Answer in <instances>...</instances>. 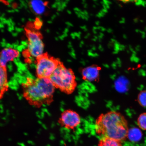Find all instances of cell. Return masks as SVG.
<instances>
[{
	"label": "cell",
	"mask_w": 146,
	"mask_h": 146,
	"mask_svg": "<svg viewBox=\"0 0 146 146\" xmlns=\"http://www.w3.org/2000/svg\"><path fill=\"white\" fill-rule=\"evenodd\" d=\"M22 87L24 98L31 105L40 108L53 101L56 88L50 78H27Z\"/></svg>",
	"instance_id": "obj_1"
},
{
	"label": "cell",
	"mask_w": 146,
	"mask_h": 146,
	"mask_svg": "<svg viewBox=\"0 0 146 146\" xmlns=\"http://www.w3.org/2000/svg\"><path fill=\"white\" fill-rule=\"evenodd\" d=\"M142 6H143V7H146V5H145V2H144V1H143V3H142Z\"/></svg>",
	"instance_id": "obj_49"
},
{
	"label": "cell",
	"mask_w": 146,
	"mask_h": 146,
	"mask_svg": "<svg viewBox=\"0 0 146 146\" xmlns=\"http://www.w3.org/2000/svg\"><path fill=\"white\" fill-rule=\"evenodd\" d=\"M129 52H130L128 50H127V52L128 53H129Z\"/></svg>",
	"instance_id": "obj_63"
},
{
	"label": "cell",
	"mask_w": 146,
	"mask_h": 146,
	"mask_svg": "<svg viewBox=\"0 0 146 146\" xmlns=\"http://www.w3.org/2000/svg\"><path fill=\"white\" fill-rule=\"evenodd\" d=\"M66 24L67 25V27H68V28L70 27H73L74 26V25H73L72 24L69 22H67L66 23Z\"/></svg>",
	"instance_id": "obj_25"
},
{
	"label": "cell",
	"mask_w": 146,
	"mask_h": 146,
	"mask_svg": "<svg viewBox=\"0 0 146 146\" xmlns=\"http://www.w3.org/2000/svg\"><path fill=\"white\" fill-rule=\"evenodd\" d=\"M84 8H87L88 6V4L87 3H86L84 5Z\"/></svg>",
	"instance_id": "obj_43"
},
{
	"label": "cell",
	"mask_w": 146,
	"mask_h": 146,
	"mask_svg": "<svg viewBox=\"0 0 146 146\" xmlns=\"http://www.w3.org/2000/svg\"><path fill=\"white\" fill-rule=\"evenodd\" d=\"M56 88L67 94H72L77 86L74 72L60 63L50 78Z\"/></svg>",
	"instance_id": "obj_3"
},
{
	"label": "cell",
	"mask_w": 146,
	"mask_h": 146,
	"mask_svg": "<svg viewBox=\"0 0 146 146\" xmlns=\"http://www.w3.org/2000/svg\"><path fill=\"white\" fill-rule=\"evenodd\" d=\"M125 46L124 45L120 44V51H123L125 50Z\"/></svg>",
	"instance_id": "obj_24"
},
{
	"label": "cell",
	"mask_w": 146,
	"mask_h": 146,
	"mask_svg": "<svg viewBox=\"0 0 146 146\" xmlns=\"http://www.w3.org/2000/svg\"><path fill=\"white\" fill-rule=\"evenodd\" d=\"M125 18L123 17L121 18V20L119 21V23L121 24H123L125 23Z\"/></svg>",
	"instance_id": "obj_27"
},
{
	"label": "cell",
	"mask_w": 146,
	"mask_h": 146,
	"mask_svg": "<svg viewBox=\"0 0 146 146\" xmlns=\"http://www.w3.org/2000/svg\"><path fill=\"white\" fill-rule=\"evenodd\" d=\"M134 21L135 23H137L138 22V19L137 18H135L134 19Z\"/></svg>",
	"instance_id": "obj_39"
},
{
	"label": "cell",
	"mask_w": 146,
	"mask_h": 146,
	"mask_svg": "<svg viewBox=\"0 0 146 146\" xmlns=\"http://www.w3.org/2000/svg\"><path fill=\"white\" fill-rule=\"evenodd\" d=\"M92 40L94 42H96L97 40L96 39H95V38H92Z\"/></svg>",
	"instance_id": "obj_53"
},
{
	"label": "cell",
	"mask_w": 146,
	"mask_h": 146,
	"mask_svg": "<svg viewBox=\"0 0 146 146\" xmlns=\"http://www.w3.org/2000/svg\"><path fill=\"white\" fill-rule=\"evenodd\" d=\"M9 84L7 68L0 64V100L8 90Z\"/></svg>",
	"instance_id": "obj_9"
},
{
	"label": "cell",
	"mask_w": 146,
	"mask_h": 146,
	"mask_svg": "<svg viewBox=\"0 0 146 146\" xmlns=\"http://www.w3.org/2000/svg\"><path fill=\"white\" fill-rule=\"evenodd\" d=\"M114 51L118 52L120 51V44L117 41L114 43Z\"/></svg>",
	"instance_id": "obj_17"
},
{
	"label": "cell",
	"mask_w": 146,
	"mask_h": 146,
	"mask_svg": "<svg viewBox=\"0 0 146 146\" xmlns=\"http://www.w3.org/2000/svg\"><path fill=\"white\" fill-rule=\"evenodd\" d=\"M19 51L10 48L3 49L0 53V64L6 68V65L9 62L13 61L19 56Z\"/></svg>",
	"instance_id": "obj_7"
},
{
	"label": "cell",
	"mask_w": 146,
	"mask_h": 146,
	"mask_svg": "<svg viewBox=\"0 0 146 146\" xmlns=\"http://www.w3.org/2000/svg\"><path fill=\"white\" fill-rule=\"evenodd\" d=\"M138 127L142 130L146 131V112L140 114L137 119Z\"/></svg>",
	"instance_id": "obj_13"
},
{
	"label": "cell",
	"mask_w": 146,
	"mask_h": 146,
	"mask_svg": "<svg viewBox=\"0 0 146 146\" xmlns=\"http://www.w3.org/2000/svg\"><path fill=\"white\" fill-rule=\"evenodd\" d=\"M145 31H146V27H145Z\"/></svg>",
	"instance_id": "obj_64"
},
{
	"label": "cell",
	"mask_w": 146,
	"mask_h": 146,
	"mask_svg": "<svg viewBox=\"0 0 146 146\" xmlns=\"http://www.w3.org/2000/svg\"><path fill=\"white\" fill-rule=\"evenodd\" d=\"M98 135L122 142L127 138L129 129L127 120L120 113L111 111L98 117L95 123Z\"/></svg>",
	"instance_id": "obj_2"
},
{
	"label": "cell",
	"mask_w": 146,
	"mask_h": 146,
	"mask_svg": "<svg viewBox=\"0 0 146 146\" xmlns=\"http://www.w3.org/2000/svg\"><path fill=\"white\" fill-rule=\"evenodd\" d=\"M69 54L74 59H76V55L75 52H69Z\"/></svg>",
	"instance_id": "obj_21"
},
{
	"label": "cell",
	"mask_w": 146,
	"mask_h": 146,
	"mask_svg": "<svg viewBox=\"0 0 146 146\" xmlns=\"http://www.w3.org/2000/svg\"><path fill=\"white\" fill-rule=\"evenodd\" d=\"M143 1H141V0L136 1L135 2V4L136 6H140V5H142Z\"/></svg>",
	"instance_id": "obj_19"
},
{
	"label": "cell",
	"mask_w": 146,
	"mask_h": 146,
	"mask_svg": "<svg viewBox=\"0 0 146 146\" xmlns=\"http://www.w3.org/2000/svg\"><path fill=\"white\" fill-rule=\"evenodd\" d=\"M80 28H81V29H82V30H85V29H87V26L86 25H84V26H81L80 27Z\"/></svg>",
	"instance_id": "obj_38"
},
{
	"label": "cell",
	"mask_w": 146,
	"mask_h": 146,
	"mask_svg": "<svg viewBox=\"0 0 146 146\" xmlns=\"http://www.w3.org/2000/svg\"><path fill=\"white\" fill-rule=\"evenodd\" d=\"M118 53V52H115V51H114V52H113V54H117Z\"/></svg>",
	"instance_id": "obj_54"
},
{
	"label": "cell",
	"mask_w": 146,
	"mask_h": 146,
	"mask_svg": "<svg viewBox=\"0 0 146 146\" xmlns=\"http://www.w3.org/2000/svg\"><path fill=\"white\" fill-rule=\"evenodd\" d=\"M91 50H96V47L94 45H92V46H91Z\"/></svg>",
	"instance_id": "obj_34"
},
{
	"label": "cell",
	"mask_w": 146,
	"mask_h": 146,
	"mask_svg": "<svg viewBox=\"0 0 146 146\" xmlns=\"http://www.w3.org/2000/svg\"><path fill=\"white\" fill-rule=\"evenodd\" d=\"M93 7H94V8H96V6L95 5H93Z\"/></svg>",
	"instance_id": "obj_61"
},
{
	"label": "cell",
	"mask_w": 146,
	"mask_h": 146,
	"mask_svg": "<svg viewBox=\"0 0 146 146\" xmlns=\"http://www.w3.org/2000/svg\"><path fill=\"white\" fill-rule=\"evenodd\" d=\"M107 31L109 33H112L113 31L112 29L109 28L107 30Z\"/></svg>",
	"instance_id": "obj_33"
},
{
	"label": "cell",
	"mask_w": 146,
	"mask_h": 146,
	"mask_svg": "<svg viewBox=\"0 0 146 146\" xmlns=\"http://www.w3.org/2000/svg\"><path fill=\"white\" fill-rule=\"evenodd\" d=\"M84 31L85 32H86L88 31V29L87 28L86 29H85V30H84Z\"/></svg>",
	"instance_id": "obj_58"
},
{
	"label": "cell",
	"mask_w": 146,
	"mask_h": 146,
	"mask_svg": "<svg viewBox=\"0 0 146 146\" xmlns=\"http://www.w3.org/2000/svg\"><path fill=\"white\" fill-rule=\"evenodd\" d=\"M68 47L69 49H71L73 48L72 45H68Z\"/></svg>",
	"instance_id": "obj_46"
},
{
	"label": "cell",
	"mask_w": 146,
	"mask_h": 146,
	"mask_svg": "<svg viewBox=\"0 0 146 146\" xmlns=\"http://www.w3.org/2000/svg\"><path fill=\"white\" fill-rule=\"evenodd\" d=\"M140 21L141 22V23L143 22V20H140Z\"/></svg>",
	"instance_id": "obj_62"
},
{
	"label": "cell",
	"mask_w": 146,
	"mask_h": 146,
	"mask_svg": "<svg viewBox=\"0 0 146 146\" xmlns=\"http://www.w3.org/2000/svg\"><path fill=\"white\" fill-rule=\"evenodd\" d=\"M88 55L91 57H97L99 56V54L97 53H93L92 50H88Z\"/></svg>",
	"instance_id": "obj_16"
},
{
	"label": "cell",
	"mask_w": 146,
	"mask_h": 146,
	"mask_svg": "<svg viewBox=\"0 0 146 146\" xmlns=\"http://www.w3.org/2000/svg\"><path fill=\"white\" fill-rule=\"evenodd\" d=\"M74 10L75 11V12H80L81 11L80 10V9L78 8H75L74 9Z\"/></svg>",
	"instance_id": "obj_31"
},
{
	"label": "cell",
	"mask_w": 146,
	"mask_h": 146,
	"mask_svg": "<svg viewBox=\"0 0 146 146\" xmlns=\"http://www.w3.org/2000/svg\"><path fill=\"white\" fill-rule=\"evenodd\" d=\"M129 50H130L131 52H132L134 50V49L132 48V46L131 45H129Z\"/></svg>",
	"instance_id": "obj_37"
},
{
	"label": "cell",
	"mask_w": 146,
	"mask_h": 146,
	"mask_svg": "<svg viewBox=\"0 0 146 146\" xmlns=\"http://www.w3.org/2000/svg\"><path fill=\"white\" fill-rule=\"evenodd\" d=\"M80 44L82 45L84 44V42L83 41H81V42H80Z\"/></svg>",
	"instance_id": "obj_51"
},
{
	"label": "cell",
	"mask_w": 146,
	"mask_h": 146,
	"mask_svg": "<svg viewBox=\"0 0 146 146\" xmlns=\"http://www.w3.org/2000/svg\"><path fill=\"white\" fill-rule=\"evenodd\" d=\"M70 36L72 38V39H76V36H75L74 35V33H72L70 34Z\"/></svg>",
	"instance_id": "obj_32"
},
{
	"label": "cell",
	"mask_w": 146,
	"mask_h": 146,
	"mask_svg": "<svg viewBox=\"0 0 146 146\" xmlns=\"http://www.w3.org/2000/svg\"><path fill=\"white\" fill-rule=\"evenodd\" d=\"M36 75L38 78H50L58 65L60 60L51 57L45 53L36 58Z\"/></svg>",
	"instance_id": "obj_4"
},
{
	"label": "cell",
	"mask_w": 146,
	"mask_h": 146,
	"mask_svg": "<svg viewBox=\"0 0 146 146\" xmlns=\"http://www.w3.org/2000/svg\"><path fill=\"white\" fill-rule=\"evenodd\" d=\"M136 1H126V0H124V1H121L122 2L124 3H127L129 2H135Z\"/></svg>",
	"instance_id": "obj_26"
},
{
	"label": "cell",
	"mask_w": 146,
	"mask_h": 146,
	"mask_svg": "<svg viewBox=\"0 0 146 146\" xmlns=\"http://www.w3.org/2000/svg\"><path fill=\"white\" fill-rule=\"evenodd\" d=\"M88 36H90V33H88L87 34V35H86Z\"/></svg>",
	"instance_id": "obj_56"
},
{
	"label": "cell",
	"mask_w": 146,
	"mask_h": 146,
	"mask_svg": "<svg viewBox=\"0 0 146 146\" xmlns=\"http://www.w3.org/2000/svg\"><path fill=\"white\" fill-rule=\"evenodd\" d=\"M74 35L75 36H76V37L78 38V39L80 40L81 39V35L78 33L77 32H74Z\"/></svg>",
	"instance_id": "obj_22"
},
{
	"label": "cell",
	"mask_w": 146,
	"mask_h": 146,
	"mask_svg": "<svg viewBox=\"0 0 146 146\" xmlns=\"http://www.w3.org/2000/svg\"><path fill=\"white\" fill-rule=\"evenodd\" d=\"M79 46L80 47H82V46H83V45H82L81 44H80V45H79Z\"/></svg>",
	"instance_id": "obj_60"
},
{
	"label": "cell",
	"mask_w": 146,
	"mask_h": 146,
	"mask_svg": "<svg viewBox=\"0 0 146 146\" xmlns=\"http://www.w3.org/2000/svg\"><path fill=\"white\" fill-rule=\"evenodd\" d=\"M130 61L135 63L139 62L140 59L139 58L136 56V55L132 54L130 58Z\"/></svg>",
	"instance_id": "obj_15"
},
{
	"label": "cell",
	"mask_w": 146,
	"mask_h": 146,
	"mask_svg": "<svg viewBox=\"0 0 146 146\" xmlns=\"http://www.w3.org/2000/svg\"><path fill=\"white\" fill-rule=\"evenodd\" d=\"M35 30L31 27L25 28L28 41L27 50L25 52L29 56L36 58L43 54L44 44L42 36L40 33Z\"/></svg>",
	"instance_id": "obj_5"
},
{
	"label": "cell",
	"mask_w": 146,
	"mask_h": 146,
	"mask_svg": "<svg viewBox=\"0 0 146 146\" xmlns=\"http://www.w3.org/2000/svg\"><path fill=\"white\" fill-rule=\"evenodd\" d=\"M69 32V29L68 28H66L65 29L64 32L67 34Z\"/></svg>",
	"instance_id": "obj_41"
},
{
	"label": "cell",
	"mask_w": 146,
	"mask_h": 146,
	"mask_svg": "<svg viewBox=\"0 0 146 146\" xmlns=\"http://www.w3.org/2000/svg\"><path fill=\"white\" fill-rule=\"evenodd\" d=\"M98 48L99 49V50L102 52H103L104 51V49L101 45H99V46H98Z\"/></svg>",
	"instance_id": "obj_28"
},
{
	"label": "cell",
	"mask_w": 146,
	"mask_h": 146,
	"mask_svg": "<svg viewBox=\"0 0 146 146\" xmlns=\"http://www.w3.org/2000/svg\"><path fill=\"white\" fill-rule=\"evenodd\" d=\"M142 34L141 37L143 39H145L146 37V33L145 32L142 31H140V33Z\"/></svg>",
	"instance_id": "obj_23"
},
{
	"label": "cell",
	"mask_w": 146,
	"mask_h": 146,
	"mask_svg": "<svg viewBox=\"0 0 146 146\" xmlns=\"http://www.w3.org/2000/svg\"><path fill=\"white\" fill-rule=\"evenodd\" d=\"M123 37L125 39H127V36L125 34H124L123 35Z\"/></svg>",
	"instance_id": "obj_45"
},
{
	"label": "cell",
	"mask_w": 146,
	"mask_h": 146,
	"mask_svg": "<svg viewBox=\"0 0 146 146\" xmlns=\"http://www.w3.org/2000/svg\"><path fill=\"white\" fill-rule=\"evenodd\" d=\"M47 3L42 1H31L30 5L36 14H41L44 11Z\"/></svg>",
	"instance_id": "obj_12"
},
{
	"label": "cell",
	"mask_w": 146,
	"mask_h": 146,
	"mask_svg": "<svg viewBox=\"0 0 146 146\" xmlns=\"http://www.w3.org/2000/svg\"><path fill=\"white\" fill-rule=\"evenodd\" d=\"M99 35L102 36V37H103V36H104V34L103 33L101 32V33H100Z\"/></svg>",
	"instance_id": "obj_44"
},
{
	"label": "cell",
	"mask_w": 146,
	"mask_h": 146,
	"mask_svg": "<svg viewBox=\"0 0 146 146\" xmlns=\"http://www.w3.org/2000/svg\"><path fill=\"white\" fill-rule=\"evenodd\" d=\"M93 32L95 34H97V31L96 30H93Z\"/></svg>",
	"instance_id": "obj_48"
},
{
	"label": "cell",
	"mask_w": 146,
	"mask_h": 146,
	"mask_svg": "<svg viewBox=\"0 0 146 146\" xmlns=\"http://www.w3.org/2000/svg\"><path fill=\"white\" fill-rule=\"evenodd\" d=\"M138 102L140 106L146 107V90L141 91L138 96Z\"/></svg>",
	"instance_id": "obj_14"
},
{
	"label": "cell",
	"mask_w": 146,
	"mask_h": 146,
	"mask_svg": "<svg viewBox=\"0 0 146 146\" xmlns=\"http://www.w3.org/2000/svg\"><path fill=\"white\" fill-rule=\"evenodd\" d=\"M102 11H103V12L105 14H106L108 12V10L107 9H102L101 10Z\"/></svg>",
	"instance_id": "obj_35"
},
{
	"label": "cell",
	"mask_w": 146,
	"mask_h": 146,
	"mask_svg": "<svg viewBox=\"0 0 146 146\" xmlns=\"http://www.w3.org/2000/svg\"><path fill=\"white\" fill-rule=\"evenodd\" d=\"M140 46L139 45H137L135 48V50L137 52H139L140 50Z\"/></svg>",
	"instance_id": "obj_30"
},
{
	"label": "cell",
	"mask_w": 146,
	"mask_h": 146,
	"mask_svg": "<svg viewBox=\"0 0 146 146\" xmlns=\"http://www.w3.org/2000/svg\"><path fill=\"white\" fill-rule=\"evenodd\" d=\"M100 23L99 21H96L95 22L96 25H98H98H99L100 24Z\"/></svg>",
	"instance_id": "obj_42"
},
{
	"label": "cell",
	"mask_w": 146,
	"mask_h": 146,
	"mask_svg": "<svg viewBox=\"0 0 146 146\" xmlns=\"http://www.w3.org/2000/svg\"><path fill=\"white\" fill-rule=\"evenodd\" d=\"M103 65L104 66L106 67V68H109V65L106 64H103Z\"/></svg>",
	"instance_id": "obj_40"
},
{
	"label": "cell",
	"mask_w": 146,
	"mask_h": 146,
	"mask_svg": "<svg viewBox=\"0 0 146 146\" xmlns=\"http://www.w3.org/2000/svg\"><path fill=\"white\" fill-rule=\"evenodd\" d=\"M94 38L96 39V40L98 39V37L97 36H94Z\"/></svg>",
	"instance_id": "obj_52"
},
{
	"label": "cell",
	"mask_w": 146,
	"mask_h": 146,
	"mask_svg": "<svg viewBox=\"0 0 146 146\" xmlns=\"http://www.w3.org/2000/svg\"><path fill=\"white\" fill-rule=\"evenodd\" d=\"M140 30H139V29H136V30H135V32L137 33H140Z\"/></svg>",
	"instance_id": "obj_50"
},
{
	"label": "cell",
	"mask_w": 146,
	"mask_h": 146,
	"mask_svg": "<svg viewBox=\"0 0 146 146\" xmlns=\"http://www.w3.org/2000/svg\"><path fill=\"white\" fill-rule=\"evenodd\" d=\"M80 62H81L83 65H86V62L84 61L83 59H82L81 61H80Z\"/></svg>",
	"instance_id": "obj_36"
},
{
	"label": "cell",
	"mask_w": 146,
	"mask_h": 146,
	"mask_svg": "<svg viewBox=\"0 0 146 146\" xmlns=\"http://www.w3.org/2000/svg\"><path fill=\"white\" fill-rule=\"evenodd\" d=\"M100 68L96 66H88L83 69L82 74L83 79L89 82L96 81L99 76Z\"/></svg>",
	"instance_id": "obj_8"
},
{
	"label": "cell",
	"mask_w": 146,
	"mask_h": 146,
	"mask_svg": "<svg viewBox=\"0 0 146 146\" xmlns=\"http://www.w3.org/2000/svg\"><path fill=\"white\" fill-rule=\"evenodd\" d=\"M67 12L69 14H72V12L70 10H67Z\"/></svg>",
	"instance_id": "obj_47"
},
{
	"label": "cell",
	"mask_w": 146,
	"mask_h": 146,
	"mask_svg": "<svg viewBox=\"0 0 146 146\" xmlns=\"http://www.w3.org/2000/svg\"><path fill=\"white\" fill-rule=\"evenodd\" d=\"M88 36L87 35L85 36L84 38L85 39H88Z\"/></svg>",
	"instance_id": "obj_57"
},
{
	"label": "cell",
	"mask_w": 146,
	"mask_h": 146,
	"mask_svg": "<svg viewBox=\"0 0 146 146\" xmlns=\"http://www.w3.org/2000/svg\"><path fill=\"white\" fill-rule=\"evenodd\" d=\"M142 134L141 130L137 127L131 128L129 129L127 138L133 142H138L141 139Z\"/></svg>",
	"instance_id": "obj_10"
},
{
	"label": "cell",
	"mask_w": 146,
	"mask_h": 146,
	"mask_svg": "<svg viewBox=\"0 0 146 146\" xmlns=\"http://www.w3.org/2000/svg\"><path fill=\"white\" fill-rule=\"evenodd\" d=\"M58 122L61 126L67 129H73L81 123V118L75 111L67 110L62 113Z\"/></svg>",
	"instance_id": "obj_6"
},
{
	"label": "cell",
	"mask_w": 146,
	"mask_h": 146,
	"mask_svg": "<svg viewBox=\"0 0 146 146\" xmlns=\"http://www.w3.org/2000/svg\"><path fill=\"white\" fill-rule=\"evenodd\" d=\"M68 44L69 45H72V43L71 42L69 41L68 42Z\"/></svg>",
	"instance_id": "obj_59"
},
{
	"label": "cell",
	"mask_w": 146,
	"mask_h": 146,
	"mask_svg": "<svg viewBox=\"0 0 146 146\" xmlns=\"http://www.w3.org/2000/svg\"><path fill=\"white\" fill-rule=\"evenodd\" d=\"M106 14L103 12L102 10L100 11V12L98 13V14L96 15V16L99 18L104 17Z\"/></svg>",
	"instance_id": "obj_18"
},
{
	"label": "cell",
	"mask_w": 146,
	"mask_h": 146,
	"mask_svg": "<svg viewBox=\"0 0 146 146\" xmlns=\"http://www.w3.org/2000/svg\"><path fill=\"white\" fill-rule=\"evenodd\" d=\"M117 64L119 67H121V61L119 58H117V61H116Z\"/></svg>",
	"instance_id": "obj_20"
},
{
	"label": "cell",
	"mask_w": 146,
	"mask_h": 146,
	"mask_svg": "<svg viewBox=\"0 0 146 146\" xmlns=\"http://www.w3.org/2000/svg\"><path fill=\"white\" fill-rule=\"evenodd\" d=\"M121 142L107 137H102L99 140L98 146H123Z\"/></svg>",
	"instance_id": "obj_11"
},
{
	"label": "cell",
	"mask_w": 146,
	"mask_h": 146,
	"mask_svg": "<svg viewBox=\"0 0 146 146\" xmlns=\"http://www.w3.org/2000/svg\"><path fill=\"white\" fill-rule=\"evenodd\" d=\"M117 64L116 62H113L112 64V66L113 67V68H116L117 66Z\"/></svg>",
	"instance_id": "obj_29"
},
{
	"label": "cell",
	"mask_w": 146,
	"mask_h": 146,
	"mask_svg": "<svg viewBox=\"0 0 146 146\" xmlns=\"http://www.w3.org/2000/svg\"><path fill=\"white\" fill-rule=\"evenodd\" d=\"M67 61H68V62H72V60L70 59H68Z\"/></svg>",
	"instance_id": "obj_55"
}]
</instances>
